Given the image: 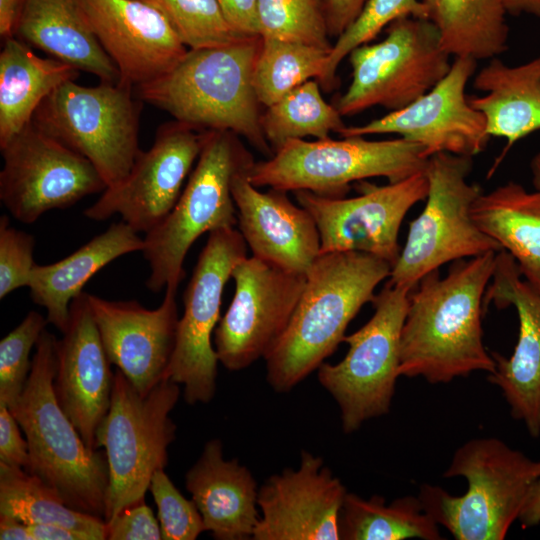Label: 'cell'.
Listing matches in <instances>:
<instances>
[{
  "instance_id": "obj_27",
  "label": "cell",
  "mask_w": 540,
  "mask_h": 540,
  "mask_svg": "<svg viewBox=\"0 0 540 540\" xmlns=\"http://www.w3.org/2000/svg\"><path fill=\"white\" fill-rule=\"evenodd\" d=\"M15 37L101 82L120 74L96 38L81 0H26Z\"/></svg>"
},
{
  "instance_id": "obj_26",
  "label": "cell",
  "mask_w": 540,
  "mask_h": 540,
  "mask_svg": "<svg viewBox=\"0 0 540 540\" xmlns=\"http://www.w3.org/2000/svg\"><path fill=\"white\" fill-rule=\"evenodd\" d=\"M473 87L484 94L468 101L483 114L488 135L506 140L491 176L516 142L540 130V54L517 66L491 58L475 75Z\"/></svg>"
},
{
  "instance_id": "obj_29",
  "label": "cell",
  "mask_w": 540,
  "mask_h": 540,
  "mask_svg": "<svg viewBox=\"0 0 540 540\" xmlns=\"http://www.w3.org/2000/svg\"><path fill=\"white\" fill-rule=\"evenodd\" d=\"M472 216L513 257L523 278L540 291V190L508 181L482 192L472 206Z\"/></svg>"
},
{
  "instance_id": "obj_12",
  "label": "cell",
  "mask_w": 540,
  "mask_h": 540,
  "mask_svg": "<svg viewBox=\"0 0 540 540\" xmlns=\"http://www.w3.org/2000/svg\"><path fill=\"white\" fill-rule=\"evenodd\" d=\"M348 57L352 81L335 106L342 117L373 106L402 109L432 89L452 64L435 25L412 16L393 21L382 41L359 46Z\"/></svg>"
},
{
  "instance_id": "obj_10",
  "label": "cell",
  "mask_w": 540,
  "mask_h": 540,
  "mask_svg": "<svg viewBox=\"0 0 540 540\" xmlns=\"http://www.w3.org/2000/svg\"><path fill=\"white\" fill-rule=\"evenodd\" d=\"M472 166V157L446 152L427 159L426 204L410 222L389 283L413 290L446 263L502 250L473 219L472 206L482 190L468 182Z\"/></svg>"
},
{
  "instance_id": "obj_31",
  "label": "cell",
  "mask_w": 540,
  "mask_h": 540,
  "mask_svg": "<svg viewBox=\"0 0 540 540\" xmlns=\"http://www.w3.org/2000/svg\"><path fill=\"white\" fill-rule=\"evenodd\" d=\"M421 1L450 56L489 60L508 49L507 12L501 0Z\"/></svg>"
},
{
  "instance_id": "obj_2",
  "label": "cell",
  "mask_w": 540,
  "mask_h": 540,
  "mask_svg": "<svg viewBox=\"0 0 540 540\" xmlns=\"http://www.w3.org/2000/svg\"><path fill=\"white\" fill-rule=\"evenodd\" d=\"M391 269L387 261L362 252L319 255L287 328L264 358L274 391L289 392L336 351L349 323L373 301Z\"/></svg>"
},
{
  "instance_id": "obj_22",
  "label": "cell",
  "mask_w": 540,
  "mask_h": 540,
  "mask_svg": "<svg viewBox=\"0 0 540 540\" xmlns=\"http://www.w3.org/2000/svg\"><path fill=\"white\" fill-rule=\"evenodd\" d=\"M90 26L120 81L134 88L173 69L188 48L166 18L141 0H81Z\"/></svg>"
},
{
  "instance_id": "obj_17",
  "label": "cell",
  "mask_w": 540,
  "mask_h": 540,
  "mask_svg": "<svg viewBox=\"0 0 540 540\" xmlns=\"http://www.w3.org/2000/svg\"><path fill=\"white\" fill-rule=\"evenodd\" d=\"M204 142V131L174 120L157 129L148 151H141L129 174L106 188L84 211L94 221L120 215L137 233L150 232L176 205Z\"/></svg>"
},
{
  "instance_id": "obj_49",
  "label": "cell",
  "mask_w": 540,
  "mask_h": 540,
  "mask_svg": "<svg viewBox=\"0 0 540 540\" xmlns=\"http://www.w3.org/2000/svg\"><path fill=\"white\" fill-rule=\"evenodd\" d=\"M0 539L33 540L27 524L6 515H0Z\"/></svg>"
},
{
  "instance_id": "obj_37",
  "label": "cell",
  "mask_w": 540,
  "mask_h": 540,
  "mask_svg": "<svg viewBox=\"0 0 540 540\" xmlns=\"http://www.w3.org/2000/svg\"><path fill=\"white\" fill-rule=\"evenodd\" d=\"M412 16L427 19L421 0H367L354 22L335 40L325 72L318 81L327 92L336 84V71L355 48L370 43L393 21Z\"/></svg>"
},
{
  "instance_id": "obj_34",
  "label": "cell",
  "mask_w": 540,
  "mask_h": 540,
  "mask_svg": "<svg viewBox=\"0 0 540 540\" xmlns=\"http://www.w3.org/2000/svg\"><path fill=\"white\" fill-rule=\"evenodd\" d=\"M261 126L275 152L290 140L329 138L330 132L340 133L346 125L337 108L324 100L320 83L311 79L266 107Z\"/></svg>"
},
{
  "instance_id": "obj_6",
  "label": "cell",
  "mask_w": 540,
  "mask_h": 540,
  "mask_svg": "<svg viewBox=\"0 0 540 540\" xmlns=\"http://www.w3.org/2000/svg\"><path fill=\"white\" fill-rule=\"evenodd\" d=\"M255 161L229 131L206 130L196 166L171 212L144 234L141 251L150 267L146 287L160 292L178 288L185 277L187 252L204 233L235 228L237 211L231 184L233 177Z\"/></svg>"
},
{
  "instance_id": "obj_43",
  "label": "cell",
  "mask_w": 540,
  "mask_h": 540,
  "mask_svg": "<svg viewBox=\"0 0 540 540\" xmlns=\"http://www.w3.org/2000/svg\"><path fill=\"white\" fill-rule=\"evenodd\" d=\"M21 427L6 403L0 401V462L27 469L29 451Z\"/></svg>"
},
{
  "instance_id": "obj_9",
  "label": "cell",
  "mask_w": 540,
  "mask_h": 540,
  "mask_svg": "<svg viewBox=\"0 0 540 540\" xmlns=\"http://www.w3.org/2000/svg\"><path fill=\"white\" fill-rule=\"evenodd\" d=\"M128 83L82 86L70 80L36 109L31 122L88 159L107 188L119 184L138 155L141 102Z\"/></svg>"
},
{
  "instance_id": "obj_42",
  "label": "cell",
  "mask_w": 540,
  "mask_h": 540,
  "mask_svg": "<svg viewBox=\"0 0 540 540\" xmlns=\"http://www.w3.org/2000/svg\"><path fill=\"white\" fill-rule=\"evenodd\" d=\"M108 540H160V524L145 500L122 509L106 522Z\"/></svg>"
},
{
  "instance_id": "obj_40",
  "label": "cell",
  "mask_w": 540,
  "mask_h": 540,
  "mask_svg": "<svg viewBox=\"0 0 540 540\" xmlns=\"http://www.w3.org/2000/svg\"><path fill=\"white\" fill-rule=\"evenodd\" d=\"M149 491L157 506L162 539L195 540L206 531L195 502L180 493L164 469L153 474Z\"/></svg>"
},
{
  "instance_id": "obj_48",
  "label": "cell",
  "mask_w": 540,
  "mask_h": 540,
  "mask_svg": "<svg viewBox=\"0 0 540 540\" xmlns=\"http://www.w3.org/2000/svg\"><path fill=\"white\" fill-rule=\"evenodd\" d=\"M518 520L523 528L540 524V477L535 481Z\"/></svg>"
},
{
  "instance_id": "obj_14",
  "label": "cell",
  "mask_w": 540,
  "mask_h": 540,
  "mask_svg": "<svg viewBox=\"0 0 540 540\" xmlns=\"http://www.w3.org/2000/svg\"><path fill=\"white\" fill-rule=\"evenodd\" d=\"M0 200L24 224L71 207L107 185L93 164L32 122L0 146Z\"/></svg>"
},
{
  "instance_id": "obj_4",
  "label": "cell",
  "mask_w": 540,
  "mask_h": 540,
  "mask_svg": "<svg viewBox=\"0 0 540 540\" xmlns=\"http://www.w3.org/2000/svg\"><path fill=\"white\" fill-rule=\"evenodd\" d=\"M57 338L45 329L23 392L10 408L28 443L26 471L39 477L72 509L105 518L109 468L104 450L86 446L53 388Z\"/></svg>"
},
{
  "instance_id": "obj_45",
  "label": "cell",
  "mask_w": 540,
  "mask_h": 540,
  "mask_svg": "<svg viewBox=\"0 0 540 540\" xmlns=\"http://www.w3.org/2000/svg\"><path fill=\"white\" fill-rule=\"evenodd\" d=\"M367 0H323L330 38L337 39L358 17Z\"/></svg>"
},
{
  "instance_id": "obj_3",
  "label": "cell",
  "mask_w": 540,
  "mask_h": 540,
  "mask_svg": "<svg viewBox=\"0 0 540 540\" xmlns=\"http://www.w3.org/2000/svg\"><path fill=\"white\" fill-rule=\"evenodd\" d=\"M261 36L231 45L188 49L165 75L135 89L137 97L200 131H229L271 157L253 72Z\"/></svg>"
},
{
  "instance_id": "obj_21",
  "label": "cell",
  "mask_w": 540,
  "mask_h": 540,
  "mask_svg": "<svg viewBox=\"0 0 540 540\" xmlns=\"http://www.w3.org/2000/svg\"><path fill=\"white\" fill-rule=\"evenodd\" d=\"M176 292L167 286L162 303L152 310L135 300L112 301L87 293L111 364L142 394L165 379L171 362L179 322Z\"/></svg>"
},
{
  "instance_id": "obj_39",
  "label": "cell",
  "mask_w": 540,
  "mask_h": 540,
  "mask_svg": "<svg viewBox=\"0 0 540 540\" xmlns=\"http://www.w3.org/2000/svg\"><path fill=\"white\" fill-rule=\"evenodd\" d=\"M48 321L39 312L30 311L0 341V401L11 407L21 396L31 371L30 352L36 346Z\"/></svg>"
},
{
  "instance_id": "obj_38",
  "label": "cell",
  "mask_w": 540,
  "mask_h": 540,
  "mask_svg": "<svg viewBox=\"0 0 540 540\" xmlns=\"http://www.w3.org/2000/svg\"><path fill=\"white\" fill-rule=\"evenodd\" d=\"M258 19L261 37L332 49L323 0H259Z\"/></svg>"
},
{
  "instance_id": "obj_24",
  "label": "cell",
  "mask_w": 540,
  "mask_h": 540,
  "mask_svg": "<svg viewBox=\"0 0 540 540\" xmlns=\"http://www.w3.org/2000/svg\"><path fill=\"white\" fill-rule=\"evenodd\" d=\"M247 170L232 179L239 232L255 256L283 270L306 274L321 254L320 234L312 215L285 191L261 192Z\"/></svg>"
},
{
  "instance_id": "obj_30",
  "label": "cell",
  "mask_w": 540,
  "mask_h": 540,
  "mask_svg": "<svg viewBox=\"0 0 540 540\" xmlns=\"http://www.w3.org/2000/svg\"><path fill=\"white\" fill-rule=\"evenodd\" d=\"M80 70L62 60L36 55L17 37L0 52V146L21 131L42 101Z\"/></svg>"
},
{
  "instance_id": "obj_32",
  "label": "cell",
  "mask_w": 540,
  "mask_h": 540,
  "mask_svg": "<svg viewBox=\"0 0 540 540\" xmlns=\"http://www.w3.org/2000/svg\"><path fill=\"white\" fill-rule=\"evenodd\" d=\"M339 536L344 540L442 539L419 497L404 496L388 504L380 495L363 499L349 492L339 515Z\"/></svg>"
},
{
  "instance_id": "obj_15",
  "label": "cell",
  "mask_w": 540,
  "mask_h": 540,
  "mask_svg": "<svg viewBox=\"0 0 540 540\" xmlns=\"http://www.w3.org/2000/svg\"><path fill=\"white\" fill-rule=\"evenodd\" d=\"M231 278L234 295L215 328L214 345L219 362L229 371H240L264 359L282 336L303 292L306 274L246 256Z\"/></svg>"
},
{
  "instance_id": "obj_11",
  "label": "cell",
  "mask_w": 540,
  "mask_h": 540,
  "mask_svg": "<svg viewBox=\"0 0 540 540\" xmlns=\"http://www.w3.org/2000/svg\"><path fill=\"white\" fill-rule=\"evenodd\" d=\"M411 291L387 282L372 301L374 314L369 321L345 335V357L317 369L319 383L338 404L345 433L390 410L400 377L401 332Z\"/></svg>"
},
{
  "instance_id": "obj_18",
  "label": "cell",
  "mask_w": 540,
  "mask_h": 540,
  "mask_svg": "<svg viewBox=\"0 0 540 540\" xmlns=\"http://www.w3.org/2000/svg\"><path fill=\"white\" fill-rule=\"evenodd\" d=\"M477 61L456 57L449 72L432 89L408 106L359 126H345L342 137L398 134L419 144L425 155L446 152L474 157L490 140L483 114L466 95Z\"/></svg>"
},
{
  "instance_id": "obj_25",
  "label": "cell",
  "mask_w": 540,
  "mask_h": 540,
  "mask_svg": "<svg viewBox=\"0 0 540 540\" xmlns=\"http://www.w3.org/2000/svg\"><path fill=\"white\" fill-rule=\"evenodd\" d=\"M185 485L217 540L252 539L259 521L258 491L250 470L238 459L225 460L219 439L209 440L188 470Z\"/></svg>"
},
{
  "instance_id": "obj_47",
  "label": "cell",
  "mask_w": 540,
  "mask_h": 540,
  "mask_svg": "<svg viewBox=\"0 0 540 540\" xmlns=\"http://www.w3.org/2000/svg\"><path fill=\"white\" fill-rule=\"evenodd\" d=\"M26 0H0V35L3 40L15 37Z\"/></svg>"
},
{
  "instance_id": "obj_35",
  "label": "cell",
  "mask_w": 540,
  "mask_h": 540,
  "mask_svg": "<svg viewBox=\"0 0 540 540\" xmlns=\"http://www.w3.org/2000/svg\"><path fill=\"white\" fill-rule=\"evenodd\" d=\"M331 50L301 42L261 37L253 72L258 101L268 107L302 83L323 76Z\"/></svg>"
},
{
  "instance_id": "obj_16",
  "label": "cell",
  "mask_w": 540,
  "mask_h": 540,
  "mask_svg": "<svg viewBox=\"0 0 540 540\" xmlns=\"http://www.w3.org/2000/svg\"><path fill=\"white\" fill-rule=\"evenodd\" d=\"M360 194L325 197L308 190L295 191L298 204L314 218L321 253L362 252L395 264L398 238L407 212L428 194L424 171L402 181L378 186L362 181Z\"/></svg>"
},
{
  "instance_id": "obj_50",
  "label": "cell",
  "mask_w": 540,
  "mask_h": 540,
  "mask_svg": "<svg viewBox=\"0 0 540 540\" xmlns=\"http://www.w3.org/2000/svg\"><path fill=\"white\" fill-rule=\"evenodd\" d=\"M507 14L540 17V0H501Z\"/></svg>"
},
{
  "instance_id": "obj_7",
  "label": "cell",
  "mask_w": 540,
  "mask_h": 540,
  "mask_svg": "<svg viewBox=\"0 0 540 540\" xmlns=\"http://www.w3.org/2000/svg\"><path fill=\"white\" fill-rule=\"evenodd\" d=\"M424 148L402 137L367 140L364 136L284 143L266 160L254 162L246 175L257 188L308 190L325 197H344L350 184L384 177L402 181L425 169Z\"/></svg>"
},
{
  "instance_id": "obj_28",
  "label": "cell",
  "mask_w": 540,
  "mask_h": 540,
  "mask_svg": "<svg viewBox=\"0 0 540 540\" xmlns=\"http://www.w3.org/2000/svg\"><path fill=\"white\" fill-rule=\"evenodd\" d=\"M143 247V238L128 224L122 220L113 223L67 257L47 265L35 264L27 286L30 297L46 309L48 323L63 333L71 302L85 284L115 259Z\"/></svg>"
},
{
  "instance_id": "obj_13",
  "label": "cell",
  "mask_w": 540,
  "mask_h": 540,
  "mask_svg": "<svg viewBox=\"0 0 540 540\" xmlns=\"http://www.w3.org/2000/svg\"><path fill=\"white\" fill-rule=\"evenodd\" d=\"M246 252L239 230L210 232L184 291V312L165 379L184 387L188 404L208 403L214 397L219 360L212 334L220 320L224 287Z\"/></svg>"
},
{
  "instance_id": "obj_33",
  "label": "cell",
  "mask_w": 540,
  "mask_h": 540,
  "mask_svg": "<svg viewBox=\"0 0 540 540\" xmlns=\"http://www.w3.org/2000/svg\"><path fill=\"white\" fill-rule=\"evenodd\" d=\"M0 515L16 518L27 525H63L88 534L92 540L107 539L103 518L72 509L39 477L2 462Z\"/></svg>"
},
{
  "instance_id": "obj_46",
  "label": "cell",
  "mask_w": 540,
  "mask_h": 540,
  "mask_svg": "<svg viewBox=\"0 0 540 540\" xmlns=\"http://www.w3.org/2000/svg\"><path fill=\"white\" fill-rule=\"evenodd\" d=\"M33 540H92L79 530L59 524L28 525Z\"/></svg>"
},
{
  "instance_id": "obj_19",
  "label": "cell",
  "mask_w": 540,
  "mask_h": 540,
  "mask_svg": "<svg viewBox=\"0 0 540 540\" xmlns=\"http://www.w3.org/2000/svg\"><path fill=\"white\" fill-rule=\"evenodd\" d=\"M513 306L519 321L516 346L510 357L490 352L495 369L488 381L502 391L513 418L522 421L532 437L540 435V291L526 281L513 257L496 255L492 278L483 298V312Z\"/></svg>"
},
{
  "instance_id": "obj_41",
  "label": "cell",
  "mask_w": 540,
  "mask_h": 540,
  "mask_svg": "<svg viewBox=\"0 0 540 540\" xmlns=\"http://www.w3.org/2000/svg\"><path fill=\"white\" fill-rule=\"evenodd\" d=\"M35 238L9 223V217L0 218V299L14 290L27 287L35 266L33 252Z\"/></svg>"
},
{
  "instance_id": "obj_44",
  "label": "cell",
  "mask_w": 540,
  "mask_h": 540,
  "mask_svg": "<svg viewBox=\"0 0 540 540\" xmlns=\"http://www.w3.org/2000/svg\"><path fill=\"white\" fill-rule=\"evenodd\" d=\"M224 17L238 33L247 37L260 36L259 0H217Z\"/></svg>"
},
{
  "instance_id": "obj_23",
  "label": "cell",
  "mask_w": 540,
  "mask_h": 540,
  "mask_svg": "<svg viewBox=\"0 0 540 540\" xmlns=\"http://www.w3.org/2000/svg\"><path fill=\"white\" fill-rule=\"evenodd\" d=\"M61 334L56 347L55 396L86 446L97 449L96 432L110 407L114 373L87 292L72 300L69 322Z\"/></svg>"
},
{
  "instance_id": "obj_8",
  "label": "cell",
  "mask_w": 540,
  "mask_h": 540,
  "mask_svg": "<svg viewBox=\"0 0 540 540\" xmlns=\"http://www.w3.org/2000/svg\"><path fill=\"white\" fill-rule=\"evenodd\" d=\"M179 387L164 379L142 394L119 369L114 372L110 407L96 432V448L105 451L109 468L105 522L145 500L153 474L165 469Z\"/></svg>"
},
{
  "instance_id": "obj_51",
  "label": "cell",
  "mask_w": 540,
  "mask_h": 540,
  "mask_svg": "<svg viewBox=\"0 0 540 540\" xmlns=\"http://www.w3.org/2000/svg\"><path fill=\"white\" fill-rule=\"evenodd\" d=\"M532 184L535 189L540 190V150L533 156L530 162Z\"/></svg>"
},
{
  "instance_id": "obj_36",
  "label": "cell",
  "mask_w": 540,
  "mask_h": 540,
  "mask_svg": "<svg viewBox=\"0 0 540 540\" xmlns=\"http://www.w3.org/2000/svg\"><path fill=\"white\" fill-rule=\"evenodd\" d=\"M141 1L156 8L166 18L188 49L226 46L251 38L230 26L217 0Z\"/></svg>"
},
{
  "instance_id": "obj_20",
  "label": "cell",
  "mask_w": 540,
  "mask_h": 540,
  "mask_svg": "<svg viewBox=\"0 0 540 540\" xmlns=\"http://www.w3.org/2000/svg\"><path fill=\"white\" fill-rule=\"evenodd\" d=\"M347 490L323 459L302 451L297 469L268 478L258 491L254 540H338Z\"/></svg>"
},
{
  "instance_id": "obj_5",
  "label": "cell",
  "mask_w": 540,
  "mask_h": 540,
  "mask_svg": "<svg viewBox=\"0 0 540 540\" xmlns=\"http://www.w3.org/2000/svg\"><path fill=\"white\" fill-rule=\"evenodd\" d=\"M443 475L464 477L467 491L455 496L425 484L418 495L425 512L457 540H502L540 477V461L498 438H476L455 451Z\"/></svg>"
},
{
  "instance_id": "obj_1",
  "label": "cell",
  "mask_w": 540,
  "mask_h": 540,
  "mask_svg": "<svg viewBox=\"0 0 540 540\" xmlns=\"http://www.w3.org/2000/svg\"><path fill=\"white\" fill-rule=\"evenodd\" d=\"M496 251L454 261L442 277L424 276L410 292L400 340V376L449 383L475 371L492 373L483 343V298Z\"/></svg>"
}]
</instances>
